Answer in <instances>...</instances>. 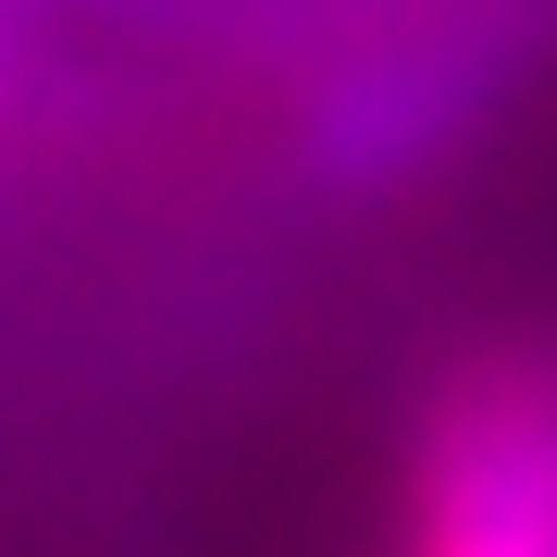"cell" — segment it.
I'll return each instance as SVG.
<instances>
[{"mask_svg": "<svg viewBox=\"0 0 557 557\" xmlns=\"http://www.w3.org/2000/svg\"><path fill=\"white\" fill-rule=\"evenodd\" d=\"M409 557H557V533H483V520H409Z\"/></svg>", "mask_w": 557, "mask_h": 557, "instance_id": "3", "label": "cell"}, {"mask_svg": "<svg viewBox=\"0 0 557 557\" xmlns=\"http://www.w3.org/2000/svg\"><path fill=\"white\" fill-rule=\"evenodd\" d=\"M124 25H161V38L248 62V75H310V62L421 38V25H483V13H557V0H112Z\"/></svg>", "mask_w": 557, "mask_h": 557, "instance_id": "2", "label": "cell"}, {"mask_svg": "<svg viewBox=\"0 0 557 557\" xmlns=\"http://www.w3.org/2000/svg\"><path fill=\"white\" fill-rule=\"evenodd\" d=\"M557 62V13H483L285 75V174L322 199H409L458 174Z\"/></svg>", "mask_w": 557, "mask_h": 557, "instance_id": "1", "label": "cell"}]
</instances>
